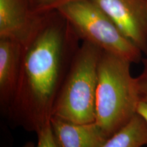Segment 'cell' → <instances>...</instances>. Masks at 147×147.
<instances>
[{
  "label": "cell",
  "mask_w": 147,
  "mask_h": 147,
  "mask_svg": "<svg viewBox=\"0 0 147 147\" xmlns=\"http://www.w3.org/2000/svg\"><path fill=\"white\" fill-rule=\"evenodd\" d=\"M147 55L146 0H91Z\"/></svg>",
  "instance_id": "5"
},
{
  "label": "cell",
  "mask_w": 147,
  "mask_h": 147,
  "mask_svg": "<svg viewBox=\"0 0 147 147\" xmlns=\"http://www.w3.org/2000/svg\"><path fill=\"white\" fill-rule=\"evenodd\" d=\"M147 145V122L136 114L127 124L106 140L102 147H142Z\"/></svg>",
  "instance_id": "9"
},
{
  "label": "cell",
  "mask_w": 147,
  "mask_h": 147,
  "mask_svg": "<svg viewBox=\"0 0 147 147\" xmlns=\"http://www.w3.org/2000/svg\"><path fill=\"white\" fill-rule=\"evenodd\" d=\"M77 0H29L33 9L38 14L58 10L62 6Z\"/></svg>",
  "instance_id": "10"
},
{
  "label": "cell",
  "mask_w": 147,
  "mask_h": 147,
  "mask_svg": "<svg viewBox=\"0 0 147 147\" xmlns=\"http://www.w3.org/2000/svg\"><path fill=\"white\" fill-rule=\"evenodd\" d=\"M143 68L140 74L136 77L140 102L147 104V57L142 60Z\"/></svg>",
  "instance_id": "11"
},
{
  "label": "cell",
  "mask_w": 147,
  "mask_h": 147,
  "mask_svg": "<svg viewBox=\"0 0 147 147\" xmlns=\"http://www.w3.org/2000/svg\"><path fill=\"white\" fill-rule=\"evenodd\" d=\"M80 41L59 11L44 14L22 45L19 78L7 111L13 123L36 134L50 123L55 103Z\"/></svg>",
  "instance_id": "1"
},
{
  "label": "cell",
  "mask_w": 147,
  "mask_h": 147,
  "mask_svg": "<svg viewBox=\"0 0 147 147\" xmlns=\"http://www.w3.org/2000/svg\"><path fill=\"white\" fill-rule=\"evenodd\" d=\"M23 147H36V145H35L34 142H27L25 145H24Z\"/></svg>",
  "instance_id": "14"
},
{
  "label": "cell",
  "mask_w": 147,
  "mask_h": 147,
  "mask_svg": "<svg viewBox=\"0 0 147 147\" xmlns=\"http://www.w3.org/2000/svg\"><path fill=\"white\" fill-rule=\"evenodd\" d=\"M22 52L20 42L0 38V104L6 113L17 87Z\"/></svg>",
  "instance_id": "8"
},
{
  "label": "cell",
  "mask_w": 147,
  "mask_h": 147,
  "mask_svg": "<svg viewBox=\"0 0 147 147\" xmlns=\"http://www.w3.org/2000/svg\"><path fill=\"white\" fill-rule=\"evenodd\" d=\"M102 50L82 42L53 110L52 117L78 123L95 122L98 64Z\"/></svg>",
  "instance_id": "3"
},
{
  "label": "cell",
  "mask_w": 147,
  "mask_h": 147,
  "mask_svg": "<svg viewBox=\"0 0 147 147\" xmlns=\"http://www.w3.org/2000/svg\"><path fill=\"white\" fill-rule=\"evenodd\" d=\"M58 10L69 21L82 42H89L131 63L142 61V51L91 0H77Z\"/></svg>",
  "instance_id": "4"
},
{
  "label": "cell",
  "mask_w": 147,
  "mask_h": 147,
  "mask_svg": "<svg viewBox=\"0 0 147 147\" xmlns=\"http://www.w3.org/2000/svg\"><path fill=\"white\" fill-rule=\"evenodd\" d=\"M131 63L102 51L98 64L95 120L108 138L137 114L140 103Z\"/></svg>",
  "instance_id": "2"
},
{
  "label": "cell",
  "mask_w": 147,
  "mask_h": 147,
  "mask_svg": "<svg viewBox=\"0 0 147 147\" xmlns=\"http://www.w3.org/2000/svg\"><path fill=\"white\" fill-rule=\"evenodd\" d=\"M51 127L58 147H102L108 139L95 122L78 123L52 117Z\"/></svg>",
  "instance_id": "7"
},
{
  "label": "cell",
  "mask_w": 147,
  "mask_h": 147,
  "mask_svg": "<svg viewBox=\"0 0 147 147\" xmlns=\"http://www.w3.org/2000/svg\"><path fill=\"white\" fill-rule=\"evenodd\" d=\"M137 114L140 115L147 122V104L140 102L138 106Z\"/></svg>",
  "instance_id": "13"
},
{
  "label": "cell",
  "mask_w": 147,
  "mask_h": 147,
  "mask_svg": "<svg viewBox=\"0 0 147 147\" xmlns=\"http://www.w3.org/2000/svg\"><path fill=\"white\" fill-rule=\"evenodd\" d=\"M146 5H147V0H146Z\"/></svg>",
  "instance_id": "15"
},
{
  "label": "cell",
  "mask_w": 147,
  "mask_h": 147,
  "mask_svg": "<svg viewBox=\"0 0 147 147\" xmlns=\"http://www.w3.org/2000/svg\"><path fill=\"white\" fill-rule=\"evenodd\" d=\"M38 143L36 147H58L53 137L51 123L36 134Z\"/></svg>",
  "instance_id": "12"
},
{
  "label": "cell",
  "mask_w": 147,
  "mask_h": 147,
  "mask_svg": "<svg viewBox=\"0 0 147 147\" xmlns=\"http://www.w3.org/2000/svg\"><path fill=\"white\" fill-rule=\"evenodd\" d=\"M44 14L36 13L29 0H0V38L23 45Z\"/></svg>",
  "instance_id": "6"
}]
</instances>
